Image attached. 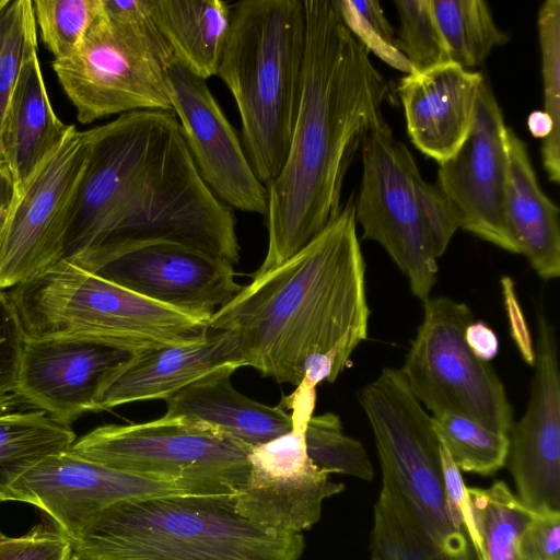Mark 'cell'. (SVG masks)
<instances>
[{
    "label": "cell",
    "mask_w": 560,
    "mask_h": 560,
    "mask_svg": "<svg viewBox=\"0 0 560 560\" xmlns=\"http://www.w3.org/2000/svg\"><path fill=\"white\" fill-rule=\"evenodd\" d=\"M85 131L63 258L95 272L130 250L172 243L238 262L235 215L200 176L173 112H129Z\"/></svg>",
    "instance_id": "6da1fadb"
},
{
    "label": "cell",
    "mask_w": 560,
    "mask_h": 560,
    "mask_svg": "<svg viewBox=\"0 0 560 560\" xmlns=\"http://www.w3.org/2000/svg\"><path fill=\"white\" fill-rule=\"evenodd\" d=\"M301 101L285 162L267 186L261 275L291 258L339 213L347 171L368 135L385 122L389 85L345 24L336 0H304Z\"/></svg>",
    "instance_id": "7a4b0ae2"
},
{
    "label": "cell",
    "mask_w": 560,
    "mask_h": 560,
    "mask_svg": "<svg viewBox=\"0 0 560 560\" xmlns=\"http://www.w3.org/2000/svg\"><path fill=\"white\" fill-rule=\"evenodd\" d=\"M252 279L208 327L234 331L245 366L265 377L334 383L369 335L353 196L300 252Z\"/></svg>",
    "instance_id": "3957f363"
},
{
    "label": "cell",
    "mask_w": 560,
    "mask_h": 560,
    "mask_svg": "<svg viewBox=\"0 0 560 560\" xmlns=\"http://www.w3.org/2000/svg\"><path fill=\"white\" fill-rule=\"evenodd\" d=\"M304 0H241L217 75L241 118V141L266 187L285 162L301 101L305 57Z\"/></svg>",
    "instance_id": "277c9868"
},
{
    "label": "cell",
    "mask_w": 560,
    "mask_h": 560,
    "mask_svg": "<svg viewBox=\"0 0 560 560\" xmlns=\"http://www.w3.org/2000/svg\"><path fill=\"white\" fill-rule=\"evenodd\" d=\"M72 546L106 560H299L305 544L245 520L233 495L187 494L116 503Z\"/></svg>",
    "instance_id": "5b68a950"
},
{
    "label": "cell",
    "mask_w": 560,
    "mask_h": 560,
    "mask_svg": "<svg viewBox=\"0 0 560 560\" xmlns=\"http://www.w3.org/2000/svg\"><path fill=\"white\" fill-rule=\"evenodd\" d=\"M8 294L27 338H78L135 353L192 341L208 327L67 258Z\"/></svg>",
    "instance_id": "8992f818"
},
{
    "label": "cell",
    "mask_w": 560,
    "mask_h": 560,
    "mask_svg": "<svg viewBox=\"0 0 560 560\" xmlns=\"http://www.w3.org/2000/svg\"><path fill=\"white\" fill-rule=\"evenodd\" d=\"M174 55L153 23L147 0H101L79 50L52 68L77 119L91 124L135 110L173 112Z\"/></svg>",
    "instance_id": "52a82bcc"
},
{
    "label": "cell",
    "mask_w": 560,
    "mask_h": 560,
    "mask_svg": "<svg viewBox=\"0 0 560 560\" xmlns=\"http://www.w3.org/2000/svg\"><path fill=\"white\" fill-rule=\"evenodd\" d=\"M357 398L373 432L382 489L443 549L469 553L466 535L453 527L446 512L440 441L431 416L400 370L383 368Z\"/></svg>",
    "instance_id": "ba28073f"
},
{
    "label": "cell",
    "mask_w": 560,
    "mask_h": 560,
    "mask_svg": "<svg viewBox=\"0 0 560 560\" xmlns=\"http://www.w3.org/2000/svg\"><path fill=\"white\" fill-rule=\"evenodd\" d=\"M252 450L210 425L165 415L97 427L69 448L88 460L174 481L200 495H233L247 479Z\"/></svg>",
    "instance_id": "9c48e42d"
},
{
    "label": "cell",
    "mask_w": 560,
    "mask_h": 560,
    "mask_svg": "<svg viewBox=\"0 0 560 560\" xmlns=\"http://www.w3.org/2000/svg\"><path fill=\"white\" fill-rule=\"evenodd\" d=\"M422 305L423 319L399 369L411 393L432 416L466 417L508 433L513 408L504 385L465 340L471 310L445 295L429 298Z\"/></svg>",
    "instance_id": "30bf717a"
},
{
    "label": "cell",
    "mask_w": 560,
    "mask_h": 560,
    "mask_svg": "<svg viewBox=\"0 0 560 560\" xmlns=\"http://www.w3.org/2000/svg\"><path fill=\"white\" fill-rule=\"evenodd\" d=\"M362 177L354 201L362 238L380 244L425 302L438 279V257L413 185L417 163L385 121L361 147Z\"/></svg>",
    "instance_id": "8fae6325"
},
{
    "label": "cell",
    "mask_w": 560,
    "mask_h": 560,
    "mask_svg": "<svg viewBox=\"0 0 560 560\" xmlns=\"http://www.w3.org/2000/svg\"><path fill=\"white\" fill-rule=\"evenodd\" d=\"M89 154L86 131L72 127L11 197L0 224V290L45 272L65 257Z\"/></svg>",
    "instance_id": "7c38bea8"
},
{
    "label": "cell",
    "mask_w": 560,
    "mask_h": 560,
    "mask_svg": "<svg viewBox=\"0 0 560 560\" xmlns=\"http://www.w3.org/2000/svg\"><path fill=\"white\" fill-rule=\"evenodd\" d=\"M315 401L316 386L303 381L280 402L292 410V430L252 450L247 479L233 494L235 511L245 520L301 534L319 521L323 502L343 491L306 453L304 432Z\"/></svg>",
    "instance_id": "4fadbf2b"
},
{
    "label": "cell",
    "mask_w": 560,
    "mask_h": 560,
    "mask_svg": "<svg viewBox=\"0 0 560 560\" xmlns=\"http://www.w3.org/2000/svg\"><path fill=\"white\" fill-rule=\"evenodd\" d=\"M15 501L45 511L71 542L105 509L125 501L200 495L165 479L117 470L69 450L52 454L20 476L11 487Z\"/></svg>",
    "instance_id": "5bb4252c"
},
{
    "label": "cell",
    "mask_w": 560,
    "mask_h": 560,
    "mask_svg": "<svg viewBox=\"0 0 560 560\" xmlns=\"http://www.w3.org/2000/svg\"><path fill=\"white\" fill-rule=\"evenodd\" d=\"M509 128L493 91L483 78L469 132L458 150L439 163L438 186L458 210L463 230L518 254L503 219Z\"/></svg>",
    "instance_id": "9a60e30c"
},
{
    "label": "cell",
    "mask_w": 560,
    "mask_h": 560,
    "mask_svg": "<svg viewBox=\"0 0 560 560\" xmlns=\"http://www.w3.org/2000/svg\"><path fill=\"white\" fill-rule=\"evenodd\" d=\"M173 113L196 167L225 205L266 215L268 190L256 176L241 137L203 80L173 63L170 71Z\"/></svg>",
    "instance_id": "2e32d148"
},
{
    "label": "cell",
    "mask_w": 560,
    "mask_h": 560,
    "mask_svg": "<svg viewBox=\"0 0 560 560\" xmlns=\"http://www.w3.org/2000/svg\"><path fill=\"white\" fill-rule=\"evenodd\" d=\"M534 368L526 410L508 432L506 463L527 508L560 512V372L555 326L542 310Z\"/></svg>",
    "instance_id": "e0dca14e"
},
{
    "label": "cell",
    "mask_w": 560,
    "mask_h": 560,
    "mask_svg": "<svg viewBox=\"0 0 560 560\" xmlns=\"http://www.w3.org/2000/svg\"><path fill=\"white\" fill-rule=\"evenodd\" d=\"M95 272L158 304L208 323L243 288L235 281L230 261L172 243L130 250Z\"/></svg>",
    "instance_id": "ac0fdd59"
},
{
    "label": "cell",
    "mask_w": 560,
    "mask_h": 560,
    "mask_svg": "<svg viewBox=\"0 0 560 560\" xmlns=\"http://www.w3.org/2000/svg\"><path fill=\"white\" fill-rule=\"evenodd\" d=\"M133 352L78 338H27L15 396L20 401L71 425L89 411L104 377Z\"/></svg>",
    "instance_id": "d6986e66"
},
{
    "label": "cell",
    "mask_w": 560,
    "mask_h": 560,
    "mask_svg": "<svg viewBox=\"0 0 560 560\" xmlns=\"http://www.w3.org/2000/svg\"><path fill=\"white\" fill-rule=\"evenodd\" d=\"M228 365L245 366L240 340L234 331L210 327L189 342L137 351L104 377L95 411L136 401L166 400L201 376Z\"/></svg>",
    "instance_id": "ffe728a7"
},
{
    "label": "cell",
    "mask_w": 560,
    "mask_h": 560,
    "mask_svg": "<svg viewBox=\"0 0 560 560\" xmlns=\"http://www.w3.org/2000/svg\"><path fill=\"white\" fill-rule=\"evenodd\" d=\"M483 74L447 62L399 80L411 142L438 164L451 158L471 127Z\"/></svg>",
    "instance_id": "44dd1931"
},
{
    "label": "cell",
    "mask_w": 560,
    "mask_h": 560,
    "mask_svg": "<svg viewBox=\"0 0 560 560\" xmlns=\"http://www.w3.org/2000/svg\"><path fill=\"white\" fill-rule=\"evenodd\" d=\"M237 369L223 366L190 383L165 400V416L205 423L253 448L288 434L291 413L236 390L231 376Z\"/></svg>",
    "instance_id": "7402d4cb"
},
{
    "label": "cell",
    "mask_w": 560,
    "mask_h": 560,
    "mask_svg": "<svg viewBox=\"0 0 560 560\" xmlns=\"http://www.w3.org/2000/svg\"><path fill=\"white\" fill-rule=\"evenodd\" d=\"M72 127L56 116L34 51L21 68L0 126V159L12 188L28 179Z\"/></svg>",
    "instance_id": "603a6c76"
},
{
    "label": "cell",
    "mask_w": 560,
    "mask_h": 560,
    "mask_svg": "<svg viewBox=\"0 0 560 560\" xmlns=\"http://www.w3.org/2000/svg\"><path fill=\"white\" fill-rule=\"evenodd\" d=\"M503 219L518 254L535 272L547 281L559 278V208L540 188L527 145L511 128Z\"/></svg>",
    "instance_id": "cb8c5ba5"
},
{
    "label": "cell",
    "mask_w": 560,
    "mask_h": 560,
    "mask_svg": "<svg viewBox=\"0 0 560 560\" xmlns=\"http://www.w3.org/2000/svg\"><path fill=\"white\" fill-rule=\"evenodd\" d=\"M147 4L175 61L203 80L217 74L231 4L222 0H147Z\"/></svg>",
    "instance_id": "d4e9b609"
},
{
    "label": "cell",
    "mask_w": 560,
    "mask_h": 560,
    "mask_svg": "<svg viewBox=\"0 0 560 560\" xmlns=\"http://www.w3.org/2000/svg\"><path fill=\"white\" fill-rule=\"evenodd\" d=\"M77 440L71 425L40 410L0 415V503L15 501L12 485L44 458Z\"/></svg>",
    "instance_id": "484cf974"
},
{
    "label": "cell",
    "mask_w": 560,
    "mask_h": 560,
    "mask_svg": "<svg viewBox=\"0 0 560 560\" xmlns=\"http://www.w3.org/2000/svg\"><path fill=\"white\" fill-rule=\"evenodd\" d=\"M432 7L451 61L465 69L481 65L509 42L483 0H432Z\"/></svg>",
    "instance_id": "4316f807"
},
{
    "label": "cell",
    "mask_w": 560,
    "mask_h": 560,
    "mask_svg": "<svg viewBox=\"0 0 560 560\" xmlns=\"http://www.w3.org/2000/svg\"><path fill=\"white\" fill-rule=\"evenodd\" d=\"M467 490L486 560H518L521 538L536 512L501 480Z\"/></svg>",
    "instance_id": "83f0119b"
},
{
    "label": "cell",
    "mask_w": 560,
    "mask_h": 560,
    "mask_svg": "<svg viewBox=\"0 0 560 560\" xmlns=\"http://www.w3.org/2000/svg\"><path fill=\"white\" fill-rule=\"evenodd\" d=\"M371 560H471L438 545L409 515L381 490L374 508Z\"/></svg>",
    "instance_id": "f1b7e54d"
},
{
    "label": "cell",
    "mask_w": 560,
    "mask_h": 560,
    "mask_svg": "<svg viewBox=\"0 0 560 560\" xmlns=\"http://www.w3.org/2000/svg\"><path fill=\"white\" fill-rule=\"evenodd\" d=\"M431 420L441 445L459 470L490 476L506 464L508 433L452 413L431 416Z\"/></svg>",
    "instance_id": "f546056e"
},
{
    "label": "cell",
    "mask_w": 560,
    "mask_h": 560,
    "mask_svg": "<svg viewBox=\"0 0 560 560\" xmlns=\"http://www.w3.org/2000/svg\"><path fill=\"white\" fill-rule=\"evenodd\" d=\"M304 439L307 456L319 470L366 481L373 479V466L362 443L345 434L336 413L312 416L306 423Z\"/></svg>",
    "instance_id": "4dcf8cb0"
},
{
    "label": "cell",
    "mask_w": 560,
    "mask_h": 560,
    "mask_svg": "<svg viewBox=\"0 0 560 560\" xmlns=\"http://www.w3.org/2000/svg\"><path fill=\"white\" fill-rule=\"evenodd\" d=\"M399 20L397 47L411 66V73L452 62L440 31L432 0H395Z\"/></svg>",
    "instance_id": "1f68e13d"
},
{
    "label": "cell",
    "mask_w": 560,
    "mask_h": 560,
    "mask_svg": "<svg viewBox=\"0 0 560 560\" xmlns=\"http://www.w3.org/2000/svg\"><path fill=\"white\" fill-rule=\"evenodd\" d=\"M101 0H35L36 26L54 60L72 57L100 10Z\"/></svg>",
    "instance_id": "d6a6232c"
},
{
    "label": "cell",
    "mask_w": 560,
    "mask_h": 560,
    "mask_svg": "<svg viewBox=\"0 0 560 560\" xmlns=\"http://www.w3.org/2000/svg\"><path fill=\"white\" fill-rule=\"evenodd\" d=\"M37 51L32 0H8L0 10V126L21 68Z\"/></svg>",
    "instance_id": "836d02e7"
},
{
    "label": "cell",
    "mask_w": 560,
    "mask_h": 560,
    "mask_svg": "<svg viewBox=\"0 0 560 560\" xmlns=\"http://www.w3.org/2000/svg\"><path fill=\"white\" fill-rule=\"evenodd\" d=\"M337 4L347 27L370 52L390 67L411 73V66L398 49L394 28L378 0H337Z\"/></svg>",
    "instance_id": "e575fe53"
},
{
    "label": "cell",
    "mask_w": 560,
    "mask_h": 560,
    "mask_svg": "<svg viewBox=\"0 0 560 560\" xmlns=\"http://www.w3.org/2000/svg\"><path fill=\"white\" fill-rule=\"evenodd\" d=\"M544 80V112L560 140V0H547L537 18Z\"/></svg>",
    "instance_id": "d590c367"
},
{
    "label": "cell",
    "mask_w": 560,
    "mask_h": 560,
    "mask_svg": "<svg viewBox=\"0 0 560 560\" xmlns=\"http://www.w3.org/2000/svg\"><path fill=\"white\" fill-rule=\"evenodd\" d=\"M413 185L421 215L440 258L456 231L462 229V217L441 188L424 180L418 168L413 173Z\"/></svg>",
    "instance_id": "8d00e7d4"
},
{
    "label": "cell",
    "mask_w": 560,
    "mask_h": 560,
    "mask_svg": "<svg viewBox=\"0 0 560 560\" xmlns=\"http://www.w3.org/2000/svg\"><path fill=\"white\" fill-rule=\"evenodd\" d=\"M71 540L55 526L39 524L20 537L0 532V560H71Z\"/></svg>",
    "instance_id": "74e56055"
},
{
    "label": "cell",
    "mask_w": 560,
    "mask_h": 560,
    "mask_svg": "<svg viewBox=\"0 0 560 560\" xmlns=\"http://www.w3.org/2000/svg\"><path fill=\"white\" fill-rule=\"evenodd\" d=\"M440 456L443 472L444 501L453 527L472 544L477 560H486L481 539L474 518L471 501L460 470L440 443Z\"/></svg>",
    "instance_id": "f35d334b"
},
{
    "label": "cell",
    "mask_w": 560,
    "mask_h": 560,
    "mask_svg": "<svg viewBox=\"0 0 560 560\" xmlns=\"http://www.w3.org/2000/svg\"><path fill=\"white\" fill-rule=\"evenodd\" d=\"M26 335L7 291L0 290V394L15 395Z\"/></svg>",
    "instance_id": "ab89813d"
},
{
    "label": "cell",
    "mask_w": 560,
    "mask_h": 560,
    "mask_svg": "<svg viewBox=\"0 0 560 560\" xmlns=\"http://www.w3.org/2000/svg\"><path fill=\"white\" fill-rule=\"evenodd\" d=\"M518 560H560V512L536 513L521 538Z\"/></svg>",
    "instance_id": "60d3db41"
},
{
    "label": "cell",
    "mask_w": 560,
    "mask_h": 560,
    "mask_svg": "<svg viewBox=\"0 0 560 560\" xmlns=\"http://www.w3.org/2000/svg\"><path fill=\"white\" fill-rule=\"evenodd\" d=\"M500 282L512 339L517 347L522 359L528 365L534 366L535 345L522 307L518 303L515 282L509 276H503Z\"/></svg>",
    "instance_id": "b9f144b4"
},
{
    "label": "cell",
    "mask_w": 560,
    "mask_h": 560,
    "mask_svg": "<svg viewBox=\"0 0 560 560\" xmlns=\"http://www.w3.org/2000/svg\"><path fill=\"white\" fill-rule=\"evenodd\" d=\"M465 340L472 353L483 361L489 362L498 354V337L483 322H471L465 330Z\"/></svg>",
    "instance_id": "7bdbcfd3"
},
{
    "label": "cell",
    "mask_w": 560,
    "mask_h": 560,
    "mask_svg": "<svg viewBox=\"0 0 560 560\" xmlns=\"http://www.w3.org/2000/svg\"><path fill=\"white\" fill-rule=\"evenodd\" d=\"M12 192V183L9 174L7 173L3 164L0 167V224L4 217L10 197Z\"/></svg>",
    "instance_id": "ee69618b"
},
{
    "label": "cell",
    "mask_w": 560,
    "mask_h": 560,
    "mask_svg": "<svg viewBox=\"0 0 560 560\" xmlns=\"http://www.w3.org/2000/svg\"><path fill=\"white\" fill-rule=\"evenodd\" d=\"M19 401V398L13 394H0V415L11 412Z\"/></svg>",
    "instance_id": "f6af8a7d"
},
{
    "label": "cell",
    "mask_w": 560,
    "mask_h": 560,
    "mask_svg": "<svg viewBox=\"0 0 560 560\" xmlns=\"http://www.w3.org/2000/svg\"><path fill=\"white\" fill-rule=\"evenodd\" d=\"M71 560H106L95 556L86 555L81 551L74 550L72 552Z\"/></svg>",
    "instance_id": "bcb514c9"
},
{
    "label": "cell",
    "mask_w": 560,
    "mask_h": 560,
    "mask_svg": "<svg viewBox=\"0 0 560 560\" xmlns=\"http://www.w3.org/2000/svg\"><path fill=\"white\" fill-rule=\"evenodd\" d=\"M8 0H0V10L7 4Z\"/></svg>",
    "instance_id": "7dc6e473"
},
{
    "label": "cell",
    "mask_w": 560,
    "mask_h": 560,
    "mask_svg": "<svg viewBox=\"0 0 560 560\" xmlns=\"http://www.w3.org/2000/svg\"><path fill=\"white\" fill-rule=\"evenodd\" d=\"M1 164H2V162H1V159H0V167H1Z\"/></svg>",
    "instance_id": "c3c4849f"
}]
</instances>
